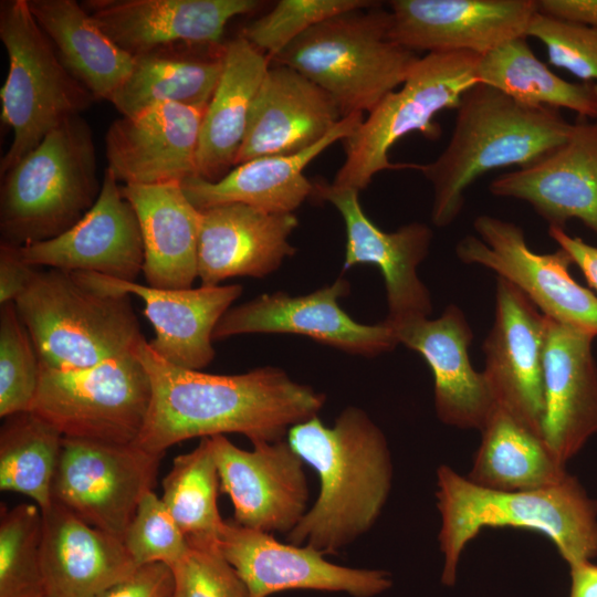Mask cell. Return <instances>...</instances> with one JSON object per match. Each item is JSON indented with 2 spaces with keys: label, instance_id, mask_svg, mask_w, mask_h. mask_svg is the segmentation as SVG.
I'll use <instances>...</instances> for the list:
<instances>
[{
  "label": "cell",
  "instance_id": "obj_7",
  "mask_svg": "<svg viewBox=\"0 0 597 597\" xmlns=\"http://www.w3.org/2000/svg\"><path fill=\"white\" fill-rule=\"evenodd\" d=\"M40 365L76 370L134 353L144 338L130 295L81 285L71 272L38 270L14 301Z\"/></svg>",
  "mask_w": 597,
  "mask_h": 597
},
{
  "label": "cell",
  "instance_id": "obj_46",
  "mask_svg": "<svg viewBox=\"0 0 597 597\" xmlns=\"http://www.w3.org/2000/svg\"><path fill=\"white\" fill-rule=\"evenodd\" d=\"M548 235L569 254L588 284L597 291V248L580 238L570 237L564 228L549 227Z\"/></svg>",
  "mask_w": 597,
  "mask_h": 597
},
{
  "label": "cell",
  "instance_id": "obj_18",
  "mask_svg": "<svg viewBox=\"0 0 597 597\" xmlns=\"http://www.w3.org/2000/svg\"><path fill=\"white\" fill-rule=\"evenodd\" d=\"M388 3L390 39L415 53L472 52L481 56L526 36L537 12L535 0H392Z\"/></svg>",
  "mask_w": 597,
  "mask_h": 597
},
{
  "label": "cell",
  "instance_id": "obj_41",
  "mask_svg": "<svg viewBox=\"0 0 597 597\" xmlns=\"http://www.w3.org/2000/svg\"><path fill=\"white\" fill-rule=\"evenodd\" d=\"M122 540L137 566L149 563L170 566L189 548L187 537L154 490L140 500Z\"/></svg>",
  "mask_w": 597,
  "mask_h": 597
},
{
  "label": "cell",
  "instance_id": "obj_5",
  "mask_svg": "<svg viewBox=\"0 0 597 597\" xmlns=\"http://www.w3.org/2000/svg\"><path fill=\"white\" fill-rule=\"evenodd\" d=\"M391 13L376 4L326 19L272 60L323 88L342 117L370 113L407 78L420 56L389 36Z\"/></svg>",
  "mask_w": 597,
  "mask_h": 597
},
{
  "label": "cell",
  "instance_id": "obj_34",
  "mask_svg": "<svg viewBox=\"0 0 597 597\" xmlns=\"http://www.w3.org/2000/svg\"><path fill=\"white\" fill-rule=\"evenodd\" d=\"M467 476L482 488L526 491L552 486L569 474L544 439L495 405Z\"/></svg>",
  "mask_w": 597,
  "mask_h": 597
},
{
  "label": "cell",
  "instance_id": "obj_16",
  "mask_svg": "<svg viewBox=\"0 0 597 597\" xmlns=\"http://www.w3.org/2000/svg\"><path fill=\"white\" fill-rule=\"evenodd\" d=\"M123 51L148 54L217 48L228 22L255 11L258 0H90L82 4Z\"/></svg>",
  "mask_w": 597,
  "mask_h": 597
},
{
  "label": "cell",
  "instance_id": "obj_27",
  "mask_svg": "<svg viewBox=\"0 0 597 597\" xmlns=\"http://www.w3.org/2000/svg\"><path fill=\"white\" fill-rule=\"evenodd\" d=\"M547 318L543 439L566 465L597 433V365L591 348L595 337Z\"/></svg>",
  "mask_w": 597,
  "mask_h": 597
},
{
  "label": "cell",
  "instance_id": "obj_42",
  "mask_svg": "<svg viewBox=\"0 0 597 597\" xmlns=\"http://www.w3.org/2000/svg\"><path fill=\"white\" fill-rule=\"evenodd\" d=\"M526 36L541 41L552 65L597 83V29L536 12Z\"/></svg>",
  "mask_w": 597,
  "mask_h": 597
},
{
  "label": "cell",
  "instance_id": "obj_22",
  "mask_svg": "<svg viewBox=\"0 0 597 597\" xmlns=\"http://www.w3.org/2000/svg\"><path fill=\"white\" fill-rule=\"evenodd\" d=\"M203 114L170 103L115 119L105 136L107 169L124 185L182 182L197 176Z\"/></svg>",
  "mask_w": 597,
  "mask_h": 597
},
{
  "label": "cell",
  "instance_id": "obj_29",
  "mask_svg": "<svg viewBox=\"0 0 597 597\" xmlns=\"http://www.w3.org/2000/svg\"><path fill=\"white\" fill-rule=\"evenodd\" d=\"M363 121V113L343 117L322 140L303 151L248 160L216 181L192 176L181 182L182 190L200 211L243 203L266 212L293 213L314 192L304 169L331 145L352 136Z\"/></svg>",
  "mask_w": 597,
  "mask_h": 597
},
{
  "label": "cell",
  "instance_id": "obj_4",
  "mask_svg": "<svg viewBox=\"0 0 597 597\" xmlns=\"http://www.w3.org/2000/svg\"><path fill=\"white\" fill-rule=\"evenodd\" d=\"M443 585L452 586L465 545L483 527L512 526L547 536L569 566L597 556V501L568 475L558 484L498 491L471 482L447 465L437 471Z\"/></svg>",
  "mask_w": 597,
  "mask_h": 597
},
{
  "label": "cell",
  "instance_id": "obj_48",
  "mask_svg": "<svg viewBox=\"0 0 597 597\" xmlns=\"http://www.w3.org/2000/svg\"><path fill=\"white\" fill-rule=\"evenodd\" d=\"M569 568L572 579L569 597H597V565L585 561Z\"/></svg>",
  "mask_w": 597,
  "mask_h": 597
},
{
  "label": "cell",
  "instance_id": "obj_9",
  "mask_svg": "<svg viewBox=\"0 0 597 597\" xmlns=\"http://www.w3.org/2000/svg\"><path fill=\"white\" fill-rule=\"evenodd\" d=\"M479 57L472 52L427 53L419 57L401 86L389 93L344 140L346 157L331 186L359 192L378 172L409 167L390 163L391 147L413 132L429 139L440 137L436 115L457 109L464 94L478 84Z\"/></svg>",
  "mask_w": 597,
  "mask_h": 597
},
{
  "label": "cell",
  "instance_id": "obj_30",
  "mask_svg": "<svg viewBox=\"0 0 597 597\" xmlns=\"http://www.w3.org/2000/svg\"><path fill=\"white\" fill-rule=\"evenodd\" d=\"M144 244L143 273L156 289H190L198 277L201 212L185 195L181 182L124 185Z\"/></svg>",
  "mask_w": 597,
  "mask_h": 597
},
{
  "label": "cell",
  "instance_id": "obj_13",
  "mask_svg": "<svg viewBox=\"0 0 597 597\" xmlns=\"http://www.w3.org/2000/svg\"><path fill=\"white\" fill-rule=\"evenodd\" d=\"M547 333L548 318L522 291L499 277L482 373L495 405L542 438Z\"/></svg>",
  "mask_w": 597,
  "mask_h": 597
},
{
  "label": "cell",
  "instance_id": "obj_31",
  "mask_svg": "<svg viewBox=\"0 0 597 597\" xmlns=\"http://www.w3.org/2000/svg\"><path fill=\"white\" fill-rule=\"evenodd\" d=\"M269 67V56L242 35L223 44L222 72L201 122L197 176L216 181L234 166Z\"/></svg>",
  "mask_w": 597,
  "mask_h": 597
},
{
  "label": "cell",
  "instance_id": "obj_8",
  "mask_svg": "<svg viewBox=\"0 0 597 597\" xmlns=\"http://www.w3.org/2000/svg\"><path fill=\"white\" fill-rule=\"evenodd\" d=\"M0 40L9 59L0 91L1 119L13 135L1 157L2 177L50 132L96 100L63 65L27 0L1 1Z\"/></svg>",
  "mask_w": 597,
  "mask_h": 597
},
{
  "label": "cell",
  "instance_id": "obj_25",
  "mask_svg": "<svg viewBox=\"0 0 597 597\" xmlns=\"http://www.w3.org/2000/svg\"><path fill=\"white\" fill-rule=\"evenodd\" d=\"M333 98L294 69L270 66L253 101L234 166L293 155L322 140L342 119Z\"/></svg>",
  "mask_w": 597,
  "mask_h": 597
},
{
  "label": "cell",
  "instance_id": "obj_2",
  "mask_svg": "<svg viewBox=\"0 0 597 597\" xmlns=\"http://www.w3.org/2000/svg\"><path fill=\"white\" fill-rule=\"evenodd\" d=\"M287 442L320 479V493L287 543L335 554L371 528L389 495L387 440L366 412L349 406L333 427L317 416L294 425Z\"/></svg>",
  "mask_w": 597,
  "mask_h": 597
},
{
  "label": "cell",
  "instance_id": "obj_11",
  "mask_svg": "<svg viewBox=\"0 0 597 597\" xmlns=\"http://www.w3.org/2000/svg\"><path fill=\"white\" fill-rule=\"evenodd\" d=\"M163 457L135 442L63 438L52 502L122 538L140 500L154 490Z\"/></svg>",
  "mask_w": 597,
  "mask_h": 597
},
{
  "label": "cell",
  "instance_id": "obj_45",
  "mask_svg": "<svg viewBox=\"0 0 597 597\" xmlns=\"http://www.w3.org/2000/svg\"><path fill=\"white\" fill-rule=\"evenodd\" d=\"M38 270L21 258L19 247L0 243V304L14 302L28 289Z\"/></svg>",
  "mask_w": 597,
  "mask_h": 597
},
{
  "label": "cell",
  "instance_id": "obj_24",
  "mask_svg": "<svg viewBox=\"0 0 597 597\" xmlns=\"http://www.w3.org/2000/svg\"><path fill=\"white\" fill-rule=\"evenodd\" d=\"M496 197L526 201L549 227L577 219L597 233V119L574 124L569 139L490 184Z\"/></svg>",
  "mask_w": 597,
  "mask_h": 597
},
{
  "label": "cell",
  "instance_id": "obj_26",
  "mask_svg": "<svg viewBox=\"0 0 597 597\" xmlns=\"http://www.w3.org/2000/svg\"><path fill=\"white\" fill-rule=\"evenodd\" d=\"M200 212L198 277L203 286L232 276L263 277L295 252L289 242L298 226L294 213H272L243 203Z\"/></svg>",
  "mask_w": 597,
  "mask_h": 597
},
{
  "label": "cell",
  "instance_id": "obj_38",
  "mask_svg": "<svg viewBox=\"0 0 597 597\" xmlns=\"http://www.w3.org/2000/svg\"><path fill=\"white\" fill-rule=\"evenodd\" d=\"M41 540L36 504L1 505L0 597H44Z\"/></svg>",
  "mask_w": 597,
  "mask_h": 597
},
{
  "label": "cell",
  "instance_id": "obj_39",
  "mask_svg": "<svg viewBox=\"0 0 597 597\" xmlns=\"http://www.w3.org/2000/svg\"><path fill=\"white\" fill-rule=\"evenodd\" d=\"M40 376L32 338L14 302L0 310V417L30 410Z\"/></svg>",
  "mask_w": 597,
  "mask_h": 597
},
{
  "label": "cell",
  "instance_id": "obj_44",
  "mask_svg": "<svg viewBox=\"0 0 597 597\" xmlns=\"http://www.w3.org/2000/svg\"><path fill=\"white\" fill-rule=\"evenodd\" d=\"M174 594L171 568L164 563H149L138 566L94 597H174Z\"/></svg>",
  "mask_w": 597,
  "mask_h": 597
},
{
  "label": "cell",
  "instance_id": "obj_33",
  "mask_svg": "<svg viewBox=\"0 0 597 597\" xmlns=\"http://www.w3.org/2000/svg\"><path fill=\"white\" fill-rule=\"evenodd\" d=\"M222 67L223 44L209 54L193 49L138 56L111 103L122 116L170 103L206 112Z\"/></svg>",
  "mask_w": 597,
  "mask_h": 597
},
{
  "label": "cell",
  "instance_id": "obj_21",
  "mask_svg": "<svg viewBox=\"0 0 597 597\" xmlns=\"http://www.w3.org/2000/svg\"><path fill=\"white\" fill-rule=\"evenodd\" d=\"M314 192L335 206L344 219L346 251L343 270L356 264H374L383 273L388 305L385 321L428 317L432 310L431 298L417 269L430 248V228L412 222L397 231L385 232L365 214L358 191L318 184L314 185Z\"/></svg>",
  "mask_w": 597,
  "mask_h": 597
},
{
  "label": "cell",
  "instance_id": "obj_19",
  "mask_svg": "<svg viewBox=\"0 0 597 597\" xmlns=\"http://www.w3.org/2000/svg\"><path fill=\"white\" fill-rule=\"evenodd\" d=\"M122 186L106 168L94 206L61 235L19 247L33 266L93 272L127 282L143 272L144 244L139 222Z\"/></svg>",
  "mask_w": 597,
  "mask_h": 597
},
{
  "label": "cell",
  "instance_id": "obj_17",
  "mask_svg": "<svg viewBox=\"0 0 597 597\" xmlns=\"http://www.w3.org/2000/svg\"><path fill=\"white\" fill-rule=\"evenodd\" d=\"M348 291V282L338 279L302 296L283 292L262 294L230 307L216 325L212 339L252 333H280L305 335L363 356H376L394 349L399 343L389 324L385 321L376 325L360 324L342 310L338 298Z\"/></svg>",
  "mask_w": 597,
  "mask_h": 597
},
{
  "label": "cell",
  "instance_id": "obj_10",
  "mask_svg": "<svg viewBox=\"0 0 597 597\" xmlns=\"http://www.w3.org/2000/svg\"><path fill=\"white\" fill-rule=\"evenodd\" d=\"M150 400L149 376L132 353L76 370L40 365L30 411L64 438L126 444L138 438Z\"/></svg>",
  "mask_w": 597,
  "mask_h": 597
},
{
  "label": "cell",
  "instance_id": "obj_28",
  "mask_svg": "<svg viewBox=\"0 0 597 597\" xmlns=\"http://www.w3.org/2000/svg\"><path fill=\"white\" fill-rule=\"evenodd\" d=\"M44 597H94L138 566L123 540L57 503L42 512Z\"/></svg>",
  "mask_w": 597,
  "mask_h": 597
},
{
  "label": "cell",
  "instance_id": "obj_12",
  "mask_svg": "<svg viewBox=\"0 0 597 597\" xmlns=\"http://www.w3.org/2000/svg\"><path fill=\"white\" fill-rule=\"evenodd\" d=\"M473 228L479 237L467 235L455 248L462 262L493 270L545 316L597 336V296L570 276L573 260L565 250L534 252L520 226L489 214L476 217Z\"/></svg>",
  "mask_w": 597,
  "mask_h": 597
},
{
  "label": "cell",
  "instance_id": "obj_6",
  "mask_svg": "<svg viewBox=\"0 0 597 597\" xmlns=\"http://www.w3.org/2000/svg\"><path fill=\"white\" fill-rule=\"evenodd\" d=\"M101 187L92 128L82 115L71 117L2 176L1 243L61 235L94 206Z\"/></svg>",
  "mask_w": 597,
  "mask_h": 597
},
{
  "label": "cell",
  "instance_id": "obj_43",
  "mask_svg": "<svg viewBox=\"0 0 597 597\" xmlns=\"http://www.w3.org/2000/svg\"><path fill=\"white\" fill-rule=\"evenodd\" d=\"M188 543V552L169 566L174 597H250L247 585L217 546Z\"/></svg>",
  "mask_w": 597,
  "mask_h": 597
},
{
  "label": "cell",
  "instance_id": "obj_14",
  "mask_svg": "<svg viewBox=\"0 0 597 597\" xmlns=\"http://www.w3.org/2000/svg\"><path fill=\"white\" fill-rule=\"evenodd\" d=\"M220 491L233 506V521L251 530L287 535L307 512L304 462L287 440L254 442L251 451L224 434L210 437Z\"/></svg>",
  "mask_w": 597,
  "mask_h": 597
},
{
  "label": "cell",
  "instance_id": "obj_37",
  "mask_svg": "<svg viewBox=\"0 0 597 597\" xmlns=\"http://www.w3.org/2000/svg\"><path fill=\"white\" fill-rule=\"evenodd\" d=\"M219 489L210 437L174 459L163 480L160 498L188 542L217 546L226 523L218 509Z\"/></svg>",
  "mask_w": 597,
  "mask_h": 597
},
{
  "label": "cell",
  "instance_id": "obj_23",
  "mask_svg": "<svg viewBox=\"0 0 597 597\" xmlns=\"http://www.w3.org/2000/svg\"><path fill=\"white\" fill-rule=\"evenodd\" d=\"M398 343L419 353L434 378V405L439 419L462 429L482 430L495 401L483 373L471 365L473 333L462 311L449 305L434 320L426 316L387 322Z\"/></svg>",
  "mask_w": 597,
  "mask_h": 597
},
{
  "label": "cell",
  "instance_id": "obj_40",
  "mask_svg": "<svg viewBox=\"0 0 597 597\" xmlns=\"http://www.w3.org/2000/svg\"><path fill=\"white\" fill-rule=\"evenodd\" d=\"M376 4L378 2L369 0H281L271 11L249 23L241 35L272 60L317 23Z\"/></svg>",
  "mask_w": 597,
  "mask_h": 597
},
{
  "label": "cell",
  "instance_id": "obj_15",
  "mask_svg": "<svg viewBox=\"0 0 597 597\" xmlns=\"http://www.w3.org/2000/svg\"><path fill=\"white\" fill-rule=\"evenodd\" d=\"M217 547L244 582L250 597L289 589L374 597L392 585L386 570L341 566L311 546L277 542L272 534L243 527L233 520L226 521Z\"/></svg>",
  "mask_w": 597,
  "mask_h": 597
},
{
  "label": "cell",
  "instance_id": "obj_1",
  "mask_svg": "<svg viewBox=\"0 0 597 597\" xmlns=\"http://www.w3.org/2000/svg\"><path fill=\"white\" fill-rule=\"evenodd\" d=\"M134 355L146 369L151 400L135 443L147 451L166 450L191 438L240 433L251 443L275 442L291 427L321 410L325 396L295 383L276 367L239 375H213L175 366L143 338Z\"/></svg>",
  "mask_w": 597,
  "mask_h": 597
},
{
  "label": "cell",
  "instance_id": "obj_47",
  "mask_svg": "<svg viewBox=\"0 0 597 597\" xmlns=\"http://www.w3.org/2000/svg\"><path fill=\"white\" fill-rule=\"evenodd\" d=\"M537 12L597 29V0H538Z\"/></svg>",
  "mask_w": 597,
  "mask_h": 597
},
{
  "label": "cell",
  "instance_id": "obj_32",
  "mask_svg": "<svg viewBox=\"0 0 597 597\" xmlns=\"http://www.w3.org/2000/svg\"><path fill=\"white\" fill-rule=\"evenodd\" d=\"M67 71L96 101L111 102L130 74L134 57L118 48L74 0H27Z\"/></svg>",
  "mask_w": 597,
  "mask_h": 597
},
{
  "label": "cell",
  "instance_id": "obj_20",
  "mask_svg": "<svg viewBox=\"0 0 597 597\" xmlns=\"http://www.w3.org/2000/svg\"><path fill=\"white\" fill-rule=\"evenodd\" d=\"M71 274L90 290L140 297L155 329L149 347L166 362L192 370H201L213 359L214 327L242 293L240 284L166 290L93 272Z\"/></svg>",
  "mask_w": 597,
  "mask_h": 597
},
{
  "label": "cell",
  "instance_id": "obj_35",
  "mask_svg": "<svg viewBox=\"0 0 597 597\" xmlns=\"http://www.w3.org/2000/svg\"><path fill=\"white\" fill-rule=\"evenodd\" d=\"M476 80L526 106L566 108L582 119H597V83L559 77L534 54L526 36L481 55Z\"/></svg>",
  "mask_w": 597,
  "mask_h": 597
},
{
  "label": "cell",
  "instance_id": "obj_3",
  "mask_svg": "<svg viewBox=\"0 0 597 597\" xmlns=\"http://www.w3.org/2000/svg\"><path fill=\"white\" fill-rule=\"evenodd\" d=\"M573 130L558 109L526 106L488 85L473 86L457 108L440 155L410 165L432 187L433 224L443 228L458 218L464 193L478 178L498 168L528 166L566 143Z\"/></svg>",
  "mask_w": 597,
  "mask_h": 597
},
{
  "label": "cell",
  "instance_id": "obj_36",
  "mask_svg": "<svg viewBox=\"0 0 597 597\" xmlns=\"http://www.w3.org/2000/svg\"><path fill=\"white\" fill-rule=\"evenodd\" d=\"M63 436L32 411L8 416L0 429V489L52 505V483Z\"/></svg>",
  "mask_w": 597,
  "mask_h": 597
}]
</instances>
